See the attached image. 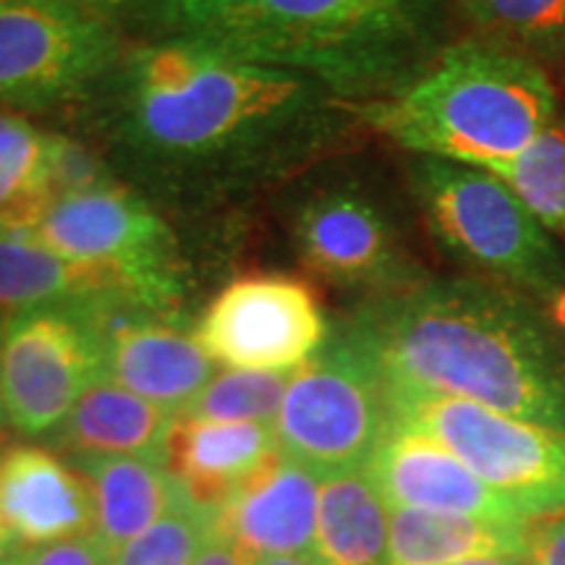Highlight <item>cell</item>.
I'll return each instance as SVG.
<instances>
[{
	"label": "cell",
	"instance_id": "6da1fadb",
	"mask_svg": "<svg viewBox=\"0 0 565 565\" xmlns=\"http://www.w3.org/2000/svg\"><path fill=\"white\" fill-rule=\"evenodd\" d=\"M79 118L118 181L183 217L278 192L364 124L356 105L309 76L183 34L131 42Z\"/></svg>",
	"mask_w": 565,
	"mask_h": 565
},
{
	"label": "cell",
	"instance_id": "7a4b0ae2",
	"mask_svg": "<svg viewBox=\"0 0 565 565\" xmlns=\"http://www.w3.org/2000/svg\"><path fill=\"white\" fill-rule=\"evenodd\" d=\"M343 333L387 395L429 393L565 433V320L500 282L424 278L370 296Z\"/></svg>",
	"mask_w": 565,
	"mask_h": 565
},
{
	"label": "cell",
	"instance_id": "3957f363",
	"mask_svg": "<svg viewBox=\"0 0 565 565\" xmlns=\"http://www.w3.org/2000/svg\"><path fill=\"white\" fill-rule=\"evenodd\" d=\"M454 21L450 0H181L175 34L366 108L419 79L456 40Z\"/></svg>",
	"mask_w": 565,
	"mask_h": 565
},
{
	"label": "cell",
	"instance_id": "277c9868",
	"mask_svg": "<svg viewBox=\"0 0 565 565\" xmlns=\"http://www.w3.org/2000/svg\"><path fill=\"white\" fill-rule=\"evenodd\" d=\"M359 110L408 152L494 171L555 121L557 92L540 63L456 38L404 92Z\"/></svg>",
	"mask_w": 565,
	"mask_h": 565
},
{
	"label": "cell",
	"instance_id": "5b68a950",
	"mask_svg": "<svg viewBox=\"0 0 565 565\" xmlns=\"http://www.w3.org/2000/svg\"><path fill=\"white\" fill-rule=\"evenodd\" d=\"M408 181L424 223L450 257L565 320V254L498 175L416 154Z\"/></svg>",
	"mask_w": 565,
	"mask_h": 565
},
{
	"label": "cell",
	"instance_id": "8992f818",
	"mask_svg": "<svg viewBox=\"0 0 565 565\" xmlns=\"http://www.w3.org/2000/svg\"><path fill=\"white\" fill-rule=\"evenodd\" d=\"M47 249L108 273L126 301L181 320L189 270L162 210L124 181L66 194L32 233Z\"/></svg>",
	"mask_w": 565,
	"mask_h": 565
},
{
	"label": "cell",
	"instance_id": "52a82bcc",
	"mask_svg": "<svg viewBox=\"0 0 565 565\" xmlns=\"http://www.w3.org/2000/svg\"><path fill=\"white\" fill-rule=\"evenodd\" d=\"M391 427L383 377L343 330L296 366L273 424L280 454L320 477L366 469Z\"/></svg>",
	"mask_w": 565,
	"mask_h": 565
},
{
	"label": "cell",
	"instance_id": "ba28073f",
	"mask_svg": "<svg viewBox=\"0 0 565 565\" xmlns=\"http://www.w3.org/2000/svg\"><path fill=\"white\" fill-rule=\"evenodd\" d=\"M395 424L433 437L524 521L565 515V433L450 395H387Z\"/></svg>",
	"mask_w": 565,
	"mask_h": 565
},
{
	"label": "cell",
	"instance_id": "9c48e42d",
	"mask_svg": "<svg viewBox=\"0 0 565 565\" xmlns=\"http://www.w3.org/2000/svg\"><path fill=\"white\" fill-rule=\"evenodd\" d=\"M129 45L61 0H0V110L79 113Z\"/></svg>",
	"mask_w": 565,
	"mask_h": 565
},
{
	"label": "cell",
	"instance_id": "30bf717a",
	"mask_svg": "<svg viewBox=\"0 0 565 565\" xmlns=\"http://www.w3.org/2000/svg\"><path fill=\"white\" fill-rule=\"evenodd\" d=\"M103 301L45 303L6 317L0 398L19 435L51 437L87 387L105 377Z\"/></svg>",
	"mask_w": 565,
	"mask_h": 565
},
{
	"label": "cell",
	"instance_id": "8fae6325",
	"mask_svg": "<svg viewBox=\"0 0 565 565\" xmlns=\"http://www.w3.org/2000/svg\"><path fill=\"white\" fill-rule=\"evenodd\" d=\"M288 238L315 278L383 296L424 280L383 204L356 183L303 189L288 212Z\"/></svg>",
	"mask_w": 565,
	"mask_h": 565
},
{
	"label": "cell",
	"instance_id": "7c38bea8",
	"mask_svg": "<svg viewBox=\"0 0 565 565\" xmlns=\"http://www.w3.org/2000/svg\"><path fill=\"white\" fill-rule=\"evenodd\" d=\"M192 333L215 364L291 372L328 343V320L307 280L288 273H249L231 280L204 307Z\"/></svg>",
	"mask_w": 565,
	"mask_h": 565
},
{
	"label": "cell",
	"instance_id": "4fadbf2b",
	"mask_svg": "<svg viewBox=\"0 0 565 565\" xmlns=\"http://www.w3.org/2000/svg\"><path fill=\"white\" fill-rule=\"evenodd\" d=\"M105 377L150 404L181 416L215 377V362L181 320L137 303L105 299Z\"/></svg>",
	"mask_w": 565,
	"mask_h": 565
},
{
	"label": "cell",
	"instance_id": "5bb4252c",
	"mask_svg": "<svg viewBox=\"0 0 565 565\" xmlns=\"http://www.w3.org/2000/svg\"><path fill=\"white\" fill-rule=\"evenodd\" d=\"M366 475L391 508L524 521L503 494L484 484L461 458L404 424L393 422L391 433L366 463Z\"/></svg>",
	"mask_w": 565,
	"mask_h": 565
},
{
	"label": "cell",
	"instance_id": "9a60e30c",
	"mask_svg": "<svg viewBox=\"0 0 565 565\" xmlns=\"http://www.w3.org/2000/svg\"><path fill=\"white\" fill-rule=\"evenodd\" d=\"M95 532L87 479L40 445L0 454V536L9 547L38 550Z\"/></svg>",
	"mask_w": 565,
	"mask_h": 565
},
{
	"label": "cell",
	"instance_id": "2e32d148",
	"mask_svg": "<svg viewBox=\"0 0 565 565\" xmlns=\"http://www.w3.org/2000/svg\"><path fill=\"white\" fill-rule=\"evenodd\" d=\"M322 477L278 456L215 513V532L246 557L312 555Z\"/></svg>",
	"mask_w": 565,
	"mask_h": 565
},
{
	"label": "cell",
	"instance_id": "e0dca14e",
	"mask_svg": "<svg viewBox=\"0 0 565 565\" xmlns=\"http://www.w3.org/2000/svg\"><path fill=\"white\" fill-rule=\"evenodd\" d=\"M280 456L273 424L179 416L166 463L194 503L217 513L231 494Z\"/></svg>",
	"mask_w": 565,
	"mask_h": 565
},
{
	"label": "cell",
	"instance_id": "ac0fdd59",
	"mask_svg": "<svg viewBox=\"0 0 565 565\" xmlns=\"http://www.w3.org/2000/svg\"><path fill=\"white\" fill-rule=\"evenodd\" d=\"M175 422V414L100 377L87 387L66 422L47 440L58 445L68 461L131 456L166 463Z\"/></svg>",
	"mask_w": 565,
	"mask_h": 565
},
{
	"label": "cell",
	"instance_id": "d6986e66",
	"mask_svg": "<svg viewBox=\"0 0 565 565\" xmlns=\"http://www.w3.org/2000/svg\"><path fill=\"white\" fill-rule=\"evenodd\" d=\"M87 479L95 503V534L118 553L186 498L168 463L152 458L68 461Z\"/></svg>",
	"mask_w": 565,
	"mask_h": 565
},
{
	"label": "cell",
	"instance_id": "ffe728a7",
	"mask_svg": "<svg viewBox=\"0 0 565 565\" xmlns=\"http://www.w3.org/2000/svg\"><path fill=\"white\" fill-rule=\"evenodd\" d=\"M536 524L540 521H492L419 508H391L387 565H454L471 557L529 555Z\"/></svg>",
	"mask_w": 565,
	"mask_h": 565
},
{
	"label": "cell",
	"instance_id": "44dd1931",
	"mask_svg": "<svg viewBox=\"0 0 565 565\" xmlns=\"http://www.w3.org/2000/svg\"><path fill=\"white\" fill-rule=\"evenodd\" d=\"M309 561L315 565H387L391 508L366 469L322 477Z\"/></svg>",
	"mask_w": 565,
	"mask_h": 565
},
{
	"label": "cell",
	"instance_id": "7402d4cb",
	"mask_svg": "<svg viewBox=\"0 0 565 565\" xmlns=\"http://www.w3.org/2000/svg\"><path fill=\"white\" fill-rule=\"evenodd\" d=\"M92 299L126 301V296L121 286L97 267L63 257L34 236L0 233V315Z\"/></svg>",
	"mask_w": 565,
	"mask_h": 565
},
{
	"label": "cell",
	"instance_id": "603a6c76",
	"mask_svg": "<svg viewBox=\"0 0 565 565\" xmlns=\"http://www.w3.org/2000/svg\"><path fill=\"white\" fill-rule=\"evenodd\" d=\"M55 200L51 131L0 110V233L32 236Z\"/></svg>",
	"mask_w": 565,
	"mask_h": 565
},
{
	"label": "cell",
	"instance_id": "cb8c5ba5",
	"mask_svg": "<svg viewBox=\"0 0 565 565\" xmlns=\"http://www.w3.org/2000/svg\"><path fill=\"white\" fill-rule=\"evenodd\" d=\"M466 38L524 55L565 76V0H450Z\"/></svg>",
	"mask_w": 565,
	"mask_h": 565
},
{
	"label": "cell",
	"instance_id": "d4e9b609",
	"mask_svg": "<svg viewBox=\"0 0 565 565\" xmlns=\"http://www.w3.org/2000/svg\"><path fill=\"white\" fill-rule=\"evenodd\" d=\"M547 231L565 233V118H555L526 150L494 171Z\"/></svg>",
	"mask_w": 565,
	"mask_h": 565
},
{
	"label": "cell",
	"instance_id": "484cf974",
	"mask_svg": "<svg viewBox=\"0 0 565 565\" xmlns=\"http://www.w3.org/2000/svg\"><path fill=\"white\" fill-rule=\"evenodd\" d=\"M291 372L228 370L215 374L210 385L181 416L212 422H254L275 424L282 395L291 383Z\"/></svg>",
	"mask_w": 565,
	"mask_h": 565
},
{
	"label": "cell",
	"instance_id": "4316f807",
	"mask_svg": "<svg viewBox=\"0 0 565 565\" xmlns=\"http://www.w3.org/2000/svg\"><path fill=\"white\" fill-rule=\"evenodd\" d=\"M212 532L215 513L186 494L171 513L118 550L113 565H194Z\"/></svg>",
	"mask_w": 565,
	"mask_h": 565
},
{
	"label": "cell",
	"instance_id": "83f0119b",
	"mask_svg": "<svg viewBox=\"0 0 565 565\" xmlns=\"http://www.w3.org/2000/svg\"><path fill=\"white\" fill-rule=\"evenodd\" d=\"M124 34L129 42L171 38L179 30L181 0H61Z\"/></svg>",
	"mask_w": 565,
	"mask_h": 565
},
{
	"label": "cell",
	"instance_id": "f1b7e54d",
	"mask_svg": "<svg viewBox=\"0 0 565 565\" xmlns=\"http://www.w3.org/2000/svg\"><path fill=\"white\" fill-rule=\"evenodd\" d=\"M51 175L58 196L92 192L118 181L95 145L61 131H51Z\"/></svg>",
	"mask_w": 565,
	"mask_h": 565
},
{
	"label": "cell",
	"instance_id": "f546056e",
	"mask_svg": "<svg viewBox=\"0 0 565 565\" xmlns=\"http://www.w3.org/2000/svg\"><path fill=\"white\" fill-rule=\"evenodd\" d=\"M113 550L95 532L30 550L26 565H113Z\"/></svg>",
	"mask_w": 565,
	"mask_h": 565
},
{
	"label": "cell",
	"instance_id": "4dcf8cb0",
	"mask_svg": "<svg viewBox=\"0 0 565 565\" xmlns=\"http://www.w3.org/2000/svg\"><path fill=\"white\" fill-rule=\"evenodd\" d=\"M529 565H565V515L536 524Z\"/></svg>",
	"mask_w": 565,
	"mask_h": 565
},
{
	"label": "cell",
	"instance_id": "1f68e13d",
	"mask_svg": "<svg viewBox=\"0 0 565 565\" xmlns=\"http://www.w3.org/2000/svg\"><path fill=\"white\" fill-rule=\"evenodd\" d=\"M194 565H249V557L233 545V542L225 540V536L212 532L207 545L202 547L200 555H196Z\"/></svg>",
	"mask_w": 565,
	"mask_h": 565
},
{
	"label": "cell",
	"instance_id": "d6a6232c",
	"mask_svg": "<svg viewBox=\"0 0 565 565\" xmlns=\"http://www.w3.org/2000/svg\"><path fill=\"white\" fill-rule=\"evenodd\" d=\"M454 565H529V555H492V557H471Z\"/></svg>",
	"mask_w": 565,
	"mask_h": 565
},
{
	"label": "cell",
	"instance_id": "836d02e7",
	"mask_svg": "<svg viewBox=\"0 0 565 565\" xmlns=\"http://www.w3.org/2000/svg\"><path fill=\"white\" fill-rule=\"evenodd\" d=\"M249 565H315V563L299 555H270V557H249Z\"/></svg>",
	"mask_w": 565,
	"mask_h": 565
},
{
	"label": "cell",
	"instance_id": "e575fe53",
	"mask_svg": "<svg viewBox=\"0 0 565 565\" xmlns=\"http://www.w3.org/2000/svg\"><path fill=\"white\" fill-rule=\"evenodd\" d=\"M26 553L30 550H21V547H9L0 553V565H26Z\"/></svg>",
	"mask_w": 565,
	"mask_h": 565
},
{
	"label": "cell",
	"instance_id": "d590c367",
	"mask_svg": "<svg viewBox=\"0 0 565 565\" xmlns=\"http://www.w3.org/2000/svg\"><path fill=\"white\" fill-rule=\"evenodd\" d=\"M3 330H6V315H0V351H3ZM6 429H9V422H6V414H3V398H0V443H3Z\"/></svg>",
	"mask_w": 565,
	"mask_h": 565
},
{
	"label": "cell",
	"instance_id": "8d00e7d4",
	"mask_svg": "<svg viewBox=\"0 0 565 565\" xmlns=\"http://www.w3.org/2000/svg\"><path fill=\"white\" fill-rule=\"evenodd\" d=\"M0 454H3V448H0ZM3 550H9V545H6V540L0 536V553H3Z\"/></svg>",
	"mask_w": 565,
	"mask_h": 565
}]
</instances>
